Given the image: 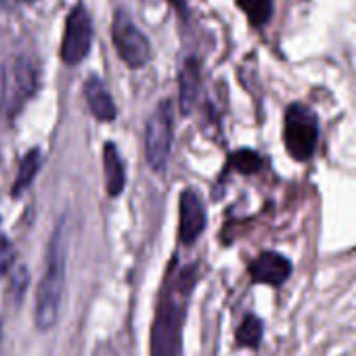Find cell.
<instances>
[{
  "label": "cell",
  "mask_w": 356,
  "mask_h": 356,
  "mask_svg": "<svg viewBox=\"0 0 356 356\" xmlns=\"http://www.w3.org/2000/svg\"><path fill=\"white\" fill-rule=\"evenodd\" d=\"M84 95H86L88 105H90V111L95 113L97 120H101V122L115 120V115H118L115 103H113L109 90L105 88V84L97 76H90L84 82Z\"/></svg>",
  "instance_id": "9c48e42d"
},
{
  "label": "cell",
  "mask_w": 356,
  "mask_h": 356,
  "mask_svg": "<svg viewBox=\"0 0 356 356\" xmlns=\"http://www.w3.org/2000/svg\"><path fill=\"white\" fill-rule=\"evenodd\" d=\"M197 82H200V72L195 59H187L183 74H181V107L183 111H191L195 103V92H197Z\"/></svg>",
  "instance_id": "7c38bea8"
},
{
  "label": "cell",
  "mask_w": 356,
  "mask_h": 356,
  "mask_svg": "<svg viewBox=\"0 0 356 356\" xmlns=\"http://www.w3.org/2000/svg\"><path fill=\"white\" fill-rule=\"evenodd\" d=\"M5 99H7V72L3 65H0V118H3Z\"/></svg>",
  "instance_id": "ac0fdd59"
},
{
  "label": "cell",
  "mask_w": 356,
  "mask_h": 356,
  "mask_svg": "<svg viewBox=\"0 0 356 356\" xmlns=\"http://www.w3.org/2000/svg\"><path fill=\"white\" fill-rule=\"evenodd\" d=\"M38 170H40V153L36 149H32L30 153H26V157L19 163V172H17V178L13 183V197L22 195L32 185Z\"/></svg>",
  "instance_id": "4fadbf2b"
},
{
  "label": "cell",
  "mask_w": 356,
  "mask_h": 356,
  "mask_svg": "<svg viewBox=\"0 0 356 356\" xmlns=\"http://www.w3.org/2000/svg\"><path fill=\"white\" fill-rule=\"evenodd\" d=\"M103 168H105V185L109 195H120L126 185V172L124 161L120 157V151L113 143H107L103 147Z\"/></svg>",
  "instance_id": "8fae6325"
},
{
  "label": "cell",
  "mask_w": 356,
  "mask_h": 356,
  "mask_svg": "<svg viewBox=\"0 0 356 356\" xmlns=\"http://www.w3.org/2000/svg\"><path fill=\"white\" fill-rule=\"evenodd\" d=\"M178 285H170L157 304L153 331H151V356H178L181 354V333L185 321V308L176 296Z\"/></svg>",
  "instance_id": "7a4b0ae2"
},
{
  "label": "cell",
  "mask_w": 356,
  "mask_h": 356,
  "mask_svg": "<svg viewBox=\"0 0 356 356\" xmlns=\"http://www.w3.org/2000/svg\"><path fill=\"white\" fill-rule=\"evenodd\" d=\"M172 130H174V120H172V103L161 101L153 115L147 122V132H145V151H147V161L153 170L161 172L170 159L172 151Z\"/></svg>",
  "instance_id": "277c9868"
},
{
  "label": "cell",
  "mask_w": 356,
  "mask_h": 356,
  "mask_svg": "<svg viewBox=\"0 0 356 356\" xmlns=\"http://www.w3.org/2000/svg\"><path fill=\"white\" fill-rule=\"evenodd\" d=\"M231 168H235L241 174H256L262 168V157L256 151L250 149H241L237 153L231 155Z\"/></svg>",
  "instance_id": "2e32d148"
},
{
  "label": "cell",
  "mask_w": 356,
  "mask_h": 356,
  "mask_svg": "<svg viewBox=\"0 0 356 356\" xmlns=\"http://www.w3.org/2000/svg\"><path fill=\"white\" fill-rule=\"evenodd\" d=\"M264 335V325L258 316L248 314L237 329V343L243 348H258Z\"/></svg>",
  "instance_id": "5bb4252c"
},
{
  "label": "cell",
  "mask_w": 356,
  "mask_h": 356,
  "mask_svg": "<svg viewBox=\"0 0 356 356\" xmlns=\"http://www.w3.org/2000/svg\"><path fill=\"white\" fill-rule=\"evenodd\" d=\"M34 92H36V72H34V65L30 63V59L22 57L13 65V95H11L13 109H17Z\"/></svg>",
  "instance_id": "30bf717a"
},
{
  "label": "cell",
  "mask_w": 356,
  "mask_h": 356,
  "mask_svg": "<svg viewBox=\"0 0 356 356\" xmlns=\"http://www.w3.org/2000/svg\"><path fill=\"white\" fill-rule=\"evenodd\" d=\"M65 266H67V225L65 220H61L49 245L47 268L36 298V327L40 331H49L59 318V308L65 287Z\"/></svg>",
  "instance_id": "6da1fadb"
},
{
  "label": "cell",
  "mask_w": 356,
  "mask_h": 356,
  "mask_svg": "<svg viewBox=\"0 0 356 356\" xmlns=\"http://www.w3.org/2000/svg\"><path fill=\"white\" fill-rule=\"evenodd\" d=\"M206 229V210L200 195L193 189H185L181 195V222H178V235L181 241L191 245Z\"/></svg>",
  "instance_id": "52a82bcc"
},
{
  "label": "cell",
  "mask_w": 356,
  "mask_h": 356,
  "mask_svg": "<svg viewBox=\"0 0 356 356\" xmlns=\"http://www.w3.org/2000/svg\"><path fill=\"white\" fill-rule=\"evenodd\" d=\"M237 5L256 28L264 26L273 15V0H237Z\"/></svg>",
  "instance_id": "9a60e30c"
},
{
  "label": "cell",
  "mask_w": 356,
  "mask_h": 356,
  "mask_svg": "<svg viewBox=\"0 0 356 356\" xmlns=\"http://www.w3.org/2000/svg\"><path fill=\"white\" fill-rule=\"evenodd\" d=\"M15 5H17V0H0V9H5V11H11Z\"/></svg>",
  "instance_id": "d6986e66"
},
{
  "label": "cell",
  "mask_w": 356,
  "mask_h": 356,
  "mask_svg": "<svg viewBox=\"0 0 356 356\" xmlns=\"http://www.w3.org/2000/svg\"><path fill=\"white\" fill-rule=\"evenodd\" d=\"M13 262H15V248L7 237L0 235V277L9 273Z\"/></svg>",
  "instance_id": "e0dca14e"
},
{
  "label": "cell",
  "mask_w": 356,
  "mask_h": 356,
  "mask_svg": "<svg viewBox=\"0 0 356 356\" xmlns=\"http://www.w3.org/2000/svg\"><path fill=\"white\" fill-rule=\"evenodd\" d=\"M111 36H113V47H115L120 59L128 67H132V70L143 67L151 59V44H149L147 36L130 22V17L124 11L115 13Z\"/></svg>",
  "instance_id": "5b68a950"
},
{
  "label": "cell",
  "mask_w": 356,
  "mask_h": 356,
  "mask_svg": "<svg viewBox=\"0 0 356 356\" xmlns=\"http://www.w3.org/2000/svg\"><path fill=\"white\" fill-rule=\"evenodd\" d=\"M92 42V22L90 15L84 7H76L65 22V32H63V42H61V57L65 63L76 65L80 63Z\"/></svg>",
  "instance_id": "8992f818"
},
{
  "label": "cell",
  "mask_w": 356,
  "mask_h": 356,
  "mask_svg": "<svg viewBox=\"0 0 356 356\" xmlns=\"http://www.w3.org/2000/svg\"><path fill=\"white\" fill-rule=\"evenodd\" d=\"M285 147L298 161H308L318 143V120L312 109L293 103L285 113Z\"/></svg>",
  "instance_id": "3957f363"
},
{
  "label": "cell",
  "mask_w": 356,
  "mask_h": 356,
  "mask_svg": "<svg viewBox=\"0 0 356 356\" xmlns=\"http://www.w3.org/2000/svg\"><path fill=\"white\" fill-rule=\"evenodd\" d=\"M293 266L291 262L277 254V252H264L260 254L252 264H250V275L256 283H262V285H270V287H279L283 285L289 275H291Z\"/></svg>",
  "instance_id": "ba28073f"
}]
</instances>
